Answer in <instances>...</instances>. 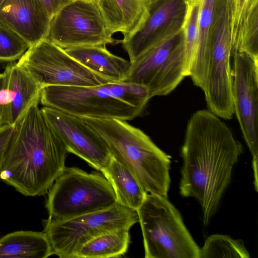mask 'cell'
I'll use <instances>...</instances> for the list:
<instances>
[{"label": "cell", "instance_id": "cell-10", "mask_svg": "<svg viewBox=\"0 0 258 258\" xmlns=\"http://www.w3.org/2000/svg\"><path fill=\"white\" fill-rule=\"evenodd\" d=\"M112 35L97 0H74L51 17L46 38L66 49L113 44Z\"/></svg>", "mask_w": 258, "mask_h": 258}, {"label": "cell", "instance_id": "cell-12", "mask_svg": "<svg viewBox=\"0 0 258 258\" xmlns=\"http://www.w3.org/2000/svg\"><path fill=\"white\" fill-rule=\"evenodd\" d=\"M232 96L244 140L252 156L254 186L258 188V60L234 52Z\"/></svg>", "mask_w": 258, "mask_h": 258}, {"label": "cell", "instance_id": "cell-31", "mask_svg": "<svg viewBox=\"0 0 258 258\" xmlns=\"http://www.w3.org/2000/svg\"><path fill=\"white\" fill-rule=\"evenodd\" d=\"M146 2L147 5H148L149 4L153 3V2L156 1L157 0H145ZM186 2H188L191 0H183Z\"/></svg>", "mask_w": 258, "mask_h": 258}, {"label": "cell", "instance_id": "cell-17", "mask_svg": "<svg viewBox=\"0 0 258 258\" xmlns=\"http://www.w3.org/2000/svg\"><path fill=\"white\" fill-rule=\"evenodd\" d=\"M72 57L108 82H123L128 78L130 60L109 51L105 45L78 46L64 49Z\"/></svg>", "mask_w": 258, "mask_h": 258}, {"label": "cell", "instance_id": "cell-23", "mask_svg": "<svg viewBox=\"0 0 258 258\" xmlns=\"http://www.w3.org/2000/svg\"><path fill=\"white\" fill-rule=\"evenodd\" d=\"M102 92L143 111L151 98L148 88L142 85L126 82H106L98 85Z\"/></svg>", "mask_w": 258, "mask_h": 258}, {"label": "cell", "instance_id": "cell-20", "mask_svg": "<svg viewBox=\"0 0 258 258\" xmlns=\"http://www.w3.org/2000/svg\"><path fill=\"white\" fill-rule=\"evenodd\" d=\"M51 255L43 231H17L0 238V258H47Z\"/></svg>", "mask_w": 258, "mask_h": 258}, {"label": "cell", "instance_id": "cell-11", "mask_svg": "<svg viewBox=\"0 0 258 258\" xmlns=\"http://www.w3.org/2000/svg\"><path fill=\"white\" fill-rule=\"evenodd\" d=\"M41 103L80 117L132 120L140 109L102 92L98 86H47L42 88Z\"/></svg>", "mask_w": 258, "mask_h": 258}, {"label": "cell", "instance_id": "cell-24", "mask_svg": "<svg viewBox=\"0 0 258 258\" xmlns=\"http://www.w3.org/2000/svg\"><path fill=\"white\" fill-rule=\"evenodd\" d=\"M257 22L258 4L246 12L233 47L232 53L242 52L253 59L258 60Z\"/></svg>", "mask_w": 258, "mask_h": 258}, {"label": "cell", "instance_id": "cell-14", "mask_svg": "<svg viewBox=\"0 0 258 258\" xmlns=\"http://www.w3.org/2000/svg\"><path fill=\"white\" fill-rule=\"evenodd\" d=\"M40 109L69 153L99 171L109 162L112 155L106 143L82 117L47 106Z\"/></svg>", "mask_w": 258, "mask_h": 258}, {"label": "cell", "instance_id": "cell-29", "mask_svg": "<svg viewBox=\"0 0 258 258\" xmlns=\"http://www.w3.org/2000/svg\"><path fill=\"white\" fill-rule=\"evenodd\" d=\"M6 75L0 74V126L5 123V113L6 106Z\"/></svg>", "mask_w": 258, "mask_h": 258}, {"label": "cell", "instance_id": "cell-19", "mask_svg": "<svg viewBox=\"0 0 258 258\" xmlns=\"http://www.w3.org/2000/svg\"><path fill=\"white\" fill-rule=\"evenodd\" d=\"M108 180L121 205L136 210L143 203L147 192L131 171L112 156L100 171Z\"/></svg>", "mask_w": 258, "mask_h": 258}, {"label": "cell", "instance_id": "cell-13", "mask_svg": "<svg viewBox=\"0 0 258 258\" xmlns=\"http://www.w3.org/2000/svg\"><path fill=\"white\" fill-rule=\"evenodd\" d=\"M148 7V16L141 26L119 41L127 53L131 63L182 29L187 3L183 0H157Z\"/></svg>", "mask_w": 258, "mask_h": 258}, {"label": "cell", "instance_id": "cell-16", "mask_svg": "<svg viewBox=\"0 0 258 258\" xmlns=\"http://www.w3.org/2000/svg\"><path fill=\"white\" fill-rule=\"evenodd\" d=\"M6 75L5 123L15 127L28 109L39 102L42 88L17 63L8 65Z\"/></svg>", "mask_w": 258, "mask_h": 258}, {"label": "cell", "instance_id": "cell-28", "mask_svg": "<svg viewBox=\"0 0 258 258\" xmlns=\"http://www.w3.org/2000/svg\"><path fill=\"white\" fill-rule=\"evenodd\" d=\"M14 129L15 127L6 124L0 126V173L9 151Z\"/></svg>", "mask_w": 258, "mask_h": 258}, {"label": "cell", "instance_id": "cell-7", "mask_svg": "<svg viewBox=\"0 0 258 258\" xmlns=\"http://www.w3.org/2000/svg\"><path fill=\"white\" fill-rule=\"evenodd\" d=\"M139 222L137 211L117 202L113 206L69 219L45 220L43 232L49 240L52 255L76 258L86 243L107 232L127 229Z\"/></svg>", "mask_w": 258, "mask_h": 258}, {"label": "cell", "instance_id": "cell-22", "mask_svg": "<svg viewBox=\"0 0 258 258\" xmlns=\"http://www.w3.org/2000/svg\"><path fill=\"white\" fill-rule=\"evenodd\" d=\"M208 257L249 258L250 255L242 240L216 234L209 236L200 248V258Z\"/></svg>", "mask_w": 258, "mask_h": 258}, {"label": "cell", "instance_id": "cell-8", "mask_svg": "<svg viewBox=\"0 0 258 258\" xmlns=\"http://www.w3.org/2000/svg\"><path fill=\"white\" fill-rule=\"evenodd\" d=\"M185 76L183 29L155 45L131 63L124 82L147 87L151 98L167 95Z\"/></svg>", "mask_w": 258, "mask_h": 258}, {"label": "cell", "instance_id": "cell-5", "mask_svg": "<svg viewBox=\"0 0 258 258\" xmlns=\"http://www.w3.org/2000/svg\"><path fill=\"white\" fill-rule=\"evenodd\" d=\"M137 212L145 258H200V247L167 198L147 193Z\"/></svg>", "mask_w": 258, "mask_h": 258}, {"label": "cell", "instance_id": "cell-1", "mask_svg": "<svg viewBox=\"0 0 258 258\" xmlns=\"http://www.w3.org/2000/svg\"><path fill=\"white\" fill-rule=\"evenodd\" d=\"M243 151L230 128L209 109L189 118L181 148L179 191L199 203L205 226L216 212Z\"/></svg>", "mask_w": 258, "mask_h": 258}, {"label": "cell", "instance_id": "cell-25", "mask_svg": "<svg viewBox=\"0 0 258 258\" xmlns=\"http://www.w3.org/2000/svg\"><path fill=\"white\" fill-rule=\"evenodd\" d=\"M187 3V9L182 28L184 33L186 77L188 76L190 67L198 45L199 17L201 0H191Z\"/></svg>", "mask_w": 258, "mask_h": 258}, {"label": "cell", "instance_id": "cell-15", "mask_svg": "<svg viewBox=\"0 0 258 258\" xmlns=\"http://www.w3.org/2000/svg\"><path fill=\"white\" fill-rule=\"evenodd\" d=\"M51 17L41 0H4L0 21L30 46L46 38Z\"/></svg>", "mask_w": 258, "mask_h": 258}, {"label": "cell", "instance_id": "cell-32", "mask_svg": "<svg viewBox=\"0 0 258 258\" xmlns=\"http://www.w3.org/2000/svg\"><path fill=\"white\" fill-rule=\"evenodd\" d=\"M4 1V0H0V6H1Z\"/></svg>", "mask_w": 258, "mask_h": 258}, {"label": "cell", "instance_id": "cell-27", "mask_svg": "<svg viewBox=\"0 0 258 258\" xmlns=\"http://www.w3.org/2000/svg\"><path fill=\"white\" fill-rule=\"evenodd\" d=\"M247 0H231L232 48L237 40L245 14Z\"/></svg>", "mask_w": 258, "mask_h": 258}, {"label": "cell", "instance_id": "cell-3", "mask_svg": "<svg viewBox=\"0 0 258 258\" xmlns=\"http://www.w3.org/2000/svg\"><path fill=\"white\" fill-rule=\"evenodd\" d=\"M106 143L147 192L168 198L171 157L139 128L116 118L82 117Z\"/></svg>", "mask_w": 258, "mask_h": 258}, {"label": "cell", "instance_id": "cell-6", "mask_svg": "<svg viewBox=\"0 0 258 258\" xmlns=\"http://www.w3.org/2000/svg\"><path fill=\"white\" fill-rule=\"evenodd\" d=\"M49 217L63 220L108 208L117 203L108 180L98 172L66 167L48 191Z\"/></svg>", "mask_w": 258, "mask_h": 258}, {"label": "cell", "instance_id": "cell-26", "mask_svg": "<svg viewBox=\"0 0 258 258\" xmlns=\"http://www.w3.org/2000/svg\"><path fill=\"white\" fill-rule=\"evenodd\" d=\"M29 47L18 33L0 21V61L19 59Z\"/></svg>", "mask_w": 258, "mask_h": 258}, {"label": "cell", "instance_id": "cell-4", "mask_svg": "<svg viewBox=\"0 0 258 258\" xmlns=\"http://www.w3.org/2000/svg\"><path fill=\"white\" fill-rule=\"evenodd\" d=\"M231 12V0H216L211 45L195 56L188 74L194 85L203 91L208 109L225 119H230L234 114Z\"/></svg>", "mask_w": 258, "mask_h": 258}, {"label": "cell", "instance_id": "cell-18", "mask_svg": "<svg viewBox=\"0 0 258 258\" xmlns=\"http://www.w3.org/2000/svg\"><path fill=\"white\" fill-rule=\"evenodd\" d=\"M105 22L113 34L120 32L125 39L137 30L148 15L145 0H97Z\"/></svg>", "mask_w": 258, "mask_h": 258}, {"label": "cell", "instance_id": "cell-9", "mask_svg": "<svg viewBox=\"0 0 258 258\" xmlns=\"http://www.w3.org/2000/svg\"><path fill=\"white\" fill-rule=\"evenodd\" d=\"M16 63L42 88L51 86L93 87L108 82L46 38L30 46Z\"/></svg>", "mask_w": 258, "mask_h": 258}, {"label": "cell", "instance_id": "cell-33", "mask_svg": "<svg viewBox=\"0 0 258 258\" xmlns=\"http://www.w3.org/2000/svg\"><path fill=\"white\" fill-rule=\"evenodd\" d=\"M84 1H92V0H84Z\"/></svg>", "mask_w": 258, "mask_h": 258}, {"label": "cell", "instance_id": "cell-2", "mask_svg": "<svg viewBox=\"0 0 258 258\" xmlns=\"http://www.w3.org/2000/svg\"><path fill=\"white\" fill-rule=\"evenodd\" d=\"M38 102L15 126L0 179L26 196L47 194L61 174L69 153L51 128Z\"/></svg>", "mask_w": 258, "mask_h": 258}, {"label": "cell", "instance_id": "cell-21", "mask_svg": "<svg viewBox=\"0 0 258 258\" xmlns=\"http://www.w3.org/2000/svg\"><path fill=\"white\" fill-rule=\"evenodd\" d=\"M130 241L129 230L110 231L84 245L77 253L76 258L119 257L127 252Z\"/></svg>", "mask_w": 258, "mask_h": 258}, {"label": "cell", "instance_id": "cell-30", "mask_svg": "<svg viewBox=\"0 0 258 258\" xmlns=\"http://www.w3.org/2000/svg\"><path fill=\"white\" fill-rule=\"evenodd\" d=\"M52 17L63 6L74 0H41Z\"/></svg>", "mask_w": 258, "mask_h": 258}]
</instances>
